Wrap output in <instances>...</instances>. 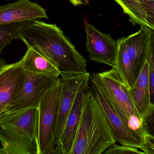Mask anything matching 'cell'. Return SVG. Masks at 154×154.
Returning <instances> with one entry per match:
<instances>
[{
    "mask_svg": "<svg viewBox=\"0 0 154 154\" xmlns=\"http://www.w3.org/2000/svg\"><path fill=\"white\" fill-rule=\"evenodd\" d=\"M18 38L51 62L62 76L88 73L87 61L55 24L34 20L21 28Z\"/></svg>",
    "mask_w": 154,
    "mask_h": 154,
    "instance_id": "cell-1",
    "label": "cell"
},
{
    "mask_svg": "<svg viewBox=\"0 0 154 154\" xmlns=\"http://www.w3.org/2000/svg\"><path fill=\"white\" fill-rule=\"evenodd\" d=\"M38 109L5 115L0 120V154H40Z\"/></svg>",
    "mask_w": 154,
    "mask_h": 154,
    "instance_id": "cell-2",
    "label": "cell"
},
{
    "mask_svg": "<svg viewBox=\"0 0 154 154\" xmlns=\"http://www.w3.org/2000/svg\"><path fill=\"white\" fill-rule=\"evenodd\" d=\"M116 143L102 110L88 88L72 154H101Z\"/></svg>",
    "mask_w": 154,
    "mask_h": 154,
    "instance_id": "cell-3",
    "label": "cell"
},
{
    "mask_svg": "<svg viewBox=\"0 0 154 154\" xmlns=\"http://www.w3.org/2000/svg\"><path fill=\"white\" fill-rule=\"evenodd\" d=\"M91 76L100 85L127 128V122L129 120L136 116L140 117L133 103L129 89L115 68L92 74Z\"/></svg>",
    "mask_w": 154,
    "mask_h": 154,
    "instance_id": "cell-4",
    "label": "cell"
},
{
    "mask_svg": "<svg viewBox=\"0 0 154 154\" xmlns=\"http://www.w3.org/2000/svg\"><path fill=\"white\" fill-rule=\"evenodd\" d=\"M25 73L23 87L4 109V116L29 108H38L42 98L58 81L60 76L39 74L26 71Z\"/></svg>",
    "mask_w": 154,
    "mask_h": 154,
    "instance_id": "cell-5",
    "label": "cell"
},
{
    "mask_svg": "<svg viewBox=\"0 0 154 154\" xmlns=\"http://www.w3.org/2000/svg\"><path fill=\"white\" fill-rule=\"evenodd\" d=\"M61 91L60 78L44 96L38 106L40 154H52Z\"/></svg>",
    "mask_w": 154,
    "mask_h": 154,
    "instance_id": "cell-6",
    "label": "cell"
},
{
    "mask_svg": "<svg viewBox=\"0 0 154 154\" xmlns=\"http://www.w3.org/2000/svg\"><path fill=\"white\" fill-rule=\"evenodd\" d=\"M90 79L94 94L110 127L116 142L121 145L137 148L145 153L143 141L126 127L95 79L91 76Z\"/></svg>",
    "mask_w": 154,
    "mask_h": 154,
    "instance_id": "cell-7",
    "label": "cell"
},
{
    "mask_svg": "<svg viewBox=\"0 0 154 154\" xmlns=\"http://www.w3.org/2000/svg\"><path fill=\"white\" fill-rule=\"evenodd\" d=\"M90 77V73L88 72L79 75L62 76L60 78L61 91L54 137V149L59 143L66 122L77 94L80 90L89 85Z\"/></svg>",
    "mask_w": 154,
    "mask_h": 154,
    "instance_id": "cell-8",
    "label": "cell"
},
{
    "mask_svg": "<svg viewBox=\"0 0 154 154\" xmlns=\"http://www.w3.org/2000/svg\"><path fill=\"white\" fill-rule=\"evenodd\" d=\"M84 23L87 36L86 50L90 60L115 68L117 41L112 38L110 34L102 33L86 20Z\"/></svg>",
    "mask_w": 154,
    "mask_h": 154,
    "instance_id": "cell-9",
    "label": "cell"
},
{
    "mask_svg": "<svg viewBox=\"0 0 154 154\" xmlns=\"http://www.w3.org/2000/svg\"><path fill=\"white\" fill-rule=\"evenodd\" d=\"M88 85L78 92L66 122L59 143L55 148L53 154H72L82 118L86 92L89 88Z\"/></svg>",
    "mask_w": 154,
    "mask_h": 154,
    "instance_id": "cell-10",
    "label": "cell"
},
{
    "mask_svg": "<svg viewBox=\"0 0 154 154\" xmlns=\"http://www.w3.org/2000/svg\"><path fill=\"white\" fill-rule=\"evenodd\" d=\"M25 81V71L20 61L0 68V108L4 111L19 93Z\"/></svg>",
    "mask_w": 154,
    "mask_h": 154,
    "instance_id": "cell-11",
    "label": "cell"
},
{
    "mask_svg": "<svg viewBox=\"0 0 154 154\" xmlns=\"http://www.w3.org/2000/svg\"><path fill=\"white\" fill-rule=\"evenodd\" d=\"M48 19L46 10L29 0L17 1L0 6V25Z\"/></svg>",
    "mask_w": 154,
    "mask_h": 154,
    "instance_id": "cell-12",
    "label": "cell"
},
{
    "mask_svg": "<svg viewBox=\"0 0 154 154\" xmlns=\"http://www.w3.org/2000/svg\"><path fill=\"white\" fill-rule=\"evenodd\" d=\"M128 53L136 76L137 77L146 61L150 45L154 42L153 29L140 26L137 32L125 37Z\"/></svg>",
    "mask_w": 154,
    "mask_h": 154,
    "instance_id": "cell-13",
    "label": "cell"
},
{
    "mask_svg": "<svg viewBox=\"0 0 154 154\" xmlns=\"http://www.w3.org/2000/svg\"><path fill=\"white\" fill-rule=\"evenodd\" d=\"M129 90L134 106L140 119L146 121L153 116L154 109V104L150 99L149 65L147 59Z\"/></svg>",
    "mask_w": 154,
    "mask_h": 154,
    "instance_id": "cell-14",
    "label": "cell"
},
{
    "mask_svg": "<svg viewBox=\"0 0 154 154\" xmlns=\"http://www.w3.org/2000/svg\"><path fill=\"white\" fill-rule=\"evenodd\" d=\"M134 25L146 26L154 30V0H115Z\"/></svg>",
    "mask_w": 154,
    "mask_h": 154,
    "instance_id": "cell-15",
    "label": "cell"
},
{
    "mask_svg": "<svg viewBox=\"0 0 154 154\" xmlns=\"http://www.w3.org/2000/svg\"><path fill=\"white\" fill-rule=\"evenodd\" d=\"M25 71L39 74L60 75L57 68L45 57L35 50L29 48L23 58L20 60Z\"/></svg>",
    "mask_w": 154,
    "mask_h": 154,
    "instance_id": "cell-16",
    "label": "cell"
},
{
    "mask_svg": "<svg viewBox=\"0 0 154 154\" xmlns=\"http://www.w3.org/2000/svg\"><path fill=\"white\" fill-rule=\"evenodd\" d=\"M117 43L118 51L116 67L114 68L130 89L134 84L137 77L128 53L125 37L118 39Z\"/></svg>",
    "mask_w": 154,
    "mask_h": 154,
    "instance_id": "cell-17",
    "label": "cell"
},
{
    "mask_svg": "<svg viewBox=\"0 0 154 154\" xmlns=\"http://www.w3.org/2000/svg\"><path fill=\"white\" fill-rule=\"evenodd\" d=\"M30 21L0 25V54L6 46L11 44L14 39L18 38L19 30Z\"/></svg>",
    "mask_w": 154,
    "mask_h": 154,
    "instance_id": "cell-18",
    "label": "cell"
},
{
    "mask_svg": "<svg viewBox=\"0 0 154 154\" xmlns=\"http://www.w3.org/2000/svg\"><path fill=\"white\" fill-rule=\"evenodd\" d=\"M103 154H145L143 151L137 148L124 145H117L116 143L111 145Z\"/></svg>",
    "mask_w": 154,
    "mask_h": 154,
    "instance_id": "cell-19",
    "label": "cell"
},
{
    "mask_svg": "<svg viewBox=\"0 0 154 154\" xmlns=\"http://www.w3.org/2000/svg\"><path fill=\"white\" fill-rule=\"evenodd\" d=\"M154 42L150 45L148 54L147 60L149 65V87H150V99L154 104Z\"/></svg>",
    "mask_w": 154,
    "mask_h": 154,
    "instance_id": "cell-20",
    "label": "cell"
},
{
    "mask_svg": "<svg viewBox=\"0 0 154 154\" xmlns=\"http://www.w3.org/2000/svg\"><path fill=\"white\" fill-rule=\"evenodd\" d=\"M7 62L3 58H0V68L7 64Z\"/></svg>",
    "mask_w": 154,
    "mask_h": 154,
    "instance_id": "cell-21",
    "label": "cell"
},
{
    "mask_svg": "<svg viewBox=\"0 0 154 154\" xmlns=\"http://www.w3.org/2000/svg\"><path fill=\"white\" fill-rule=\"evenodd\" d=\"M4 111L3 109L0 108V120L4 116Z\"/></svg>",
    "mask_w": 154,
    "mask_h": 154,
    "instance_id": "cell-22",
    "label": "cell"
},
{
    "mask_svg": "<svg viewBox=\"0 0 154 154\" xmlns=\"http://www.w3.org/2000/svg\"><path fill=\"white\" fill-rule=\"evenodd\" d=\"M16 1H21V0H16Z\"/></svg>",
    "mask_w": 154,
    "mask_h": 154,
    "instance_id": "cell-23",
    "label": "cell"
}]
</instances>
